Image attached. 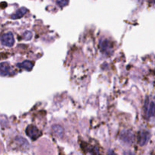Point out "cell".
I'll return each instance as SVG.
<instances>
[{"mask_svg": "<svg viewBox=\"0 0 155 155\" xmlns=\"http://www.w3.org/2000/svg\"><path fill=\"white\" fill-rule=\"evenodd\" d=\"M26 134L32 140H36L42 135V132L36 126H32V125L27 126L26 129Z\"/></svg>", "mask_w": 155, "mask_h": 155, "instance_id": "cell-1", "label": "cell"}, {"mask_svg": "<svg viewBox=\"0 0 155 155\" xmlns=\"http://www.w3.org/2000/svg\"><path fill=\"white\" fill-rule=\"evenodd\" d=\"M1 42L5 46L11 47L15 44V38H14L13 33L11 32H7V33H3L1 36Z\"/></svg>", "mask_w": 155, "mask_h": 155, "instance_id": "cell-2", "label": "cell"}, {"mask_svg": "<svg viewBox=\"0 0 155 155\" xmlns=\"http://www.w3.org/2000/svg\"><path fill=\"white\" fill-rule=\"evenodd\" d=\"M100 50L104 54H110L113 52L112 43L107 39L102 40L100 42Z\"/></svg>", "mask_w": 155, "mask_h": 155, "instance_id": "cell-3", "label": "cell"}, {"mask_svg": "<svg viewBox=\"0 0 155 155\" xmlns=\"http://www.w3.org/2000/svg\"><path fill=\"white\" fill-rule=\"evenodd\" d=\"M150 139V133L147 131H141L138 135V142L141 146L145 145Z\"/></svg>", "mask_w": 155, "mask_h": 155, "instance_id": "cell-4", "label": "cell"}, {"mask_svg": "<svg viewBox=\"0 0 155 155\" xmlns=\"http://www.w3.org/2000/svg\"><path fill=\"white\" fill-rule=\"evenodd\" d=\"M120 138L124 142L132 144L133 142V140H134V135H133V132H130V131H126L121 134Z\"/></svg>", "mask_w": 155, "mask_h": 155, "instance_id": "cell-5", "label": "cell"}, {"mask_svg": "<svg viewBox=\"0 0 155 155\" xmlns=\"http://www.w3.org/2000/svg\"><path fill=\"white\" fill-rule=\"evenodd\" d=\"M11 71H12V68L8 62L0 63V75H8V74H10Z\"/></svg>", "mask_w": 155, "mask_h": 155, "instance_id": "cell-6", "label": "cell"}, {"mask_svg": "<svg viewBox=\"0 0 155 155\" xmlns=\"http://www.w3.org/2000/svg\"><path fill=\"white\" fill-rule=\"evenodd\" d=\"M27 12V9L26 8L23 7L21 8L20 9H18L15 13H14L13 15L11 16L12 19H18V18H21L24 16V15H26V13Z\"/></svg>", "mask_w": 155, "mask_h": 155, "instance_id": "cell-7", "label": "cell"}, {"mask_svg": "<svg viewBox=\"0 0 155 155\" xmlns=\"http://www.w3.org/2000/svg\"><path fill=\"white\" fill-rule=\"evenodd\" d=\"M17 66H18V68H24V69L27 70V71H30V70H32V68H33V63L30 62V61H24V62H21V63L17 64Z\"/></svg>", "mask_w": 155, "mask_h": 155, "instance_id": "cell-8", "label": "cell"}, {"mask_svg": "<svg viewBox=\"0 0 155 155\" xmlns=\"http://www.w3.org/2000/svg\"><path fill=\"white\" fill-rule=\"evenodd\" d=\"M148 105L145 106V109H146V112H147V115L148 117L151 116H154V103L153 101H151L150 103H147Z\"/></svg>", "mask_w": 155, "mask_h": 155, "instance_id": "cell-9", "label": "cell"}, {"mask_svg": "<svg viewBox=\"0 0 155 155\" xmlns=\"http://www.w3.org/2000/svg\"><path fill=\"white\" fill-rule=\"evenodd\" d=\"M52 130H53V132H54L56 135H58V136L59 137L61 136L64 133L63 128H62L61 126H58V125H55V126H53Z\"/></svg>", "mask_w": 155, "mask_h": 155, "instance_id": "cell-10", "label": "cell"}, {"mask_svg": "<svg viewBox=\"0 0 155 155\" xmlns=\"http://www.w3.org/2000/svg\"><path fill=\"white\" fill-rule=\"evenodd\" d=\"M56 3L59 7L63 8L68 5V3H69V0H56Z\"/></svg>", "mask_w": 155, "mask_h": 155, "instance_id": "cell-11", "label": "cell"}, {"mask_svg": "<svg viewBox=\"0 0 155 155\" xmlns=\"http://www.w3.org/2000/svg\"><path fill=\"white\" fill-rule=\"evenodd\" d=\"M32 36H33V34H32L31 32L27 31L24 33V36H23V37H24V39L27 40H29L31 39Z\"/></svg>", "mask_w": 155, "mask_h": 155, "instance_id": "cell-12", "label": "cell"}, {"mask_svg": "<svg viewBox=\"0 0 155 155\" xmlns=\"http://www.w3.org/2000/svg\"><path fill=\"white\" fill-rule=\"evenodd\" d=\"M124 155H135V154L131 151H127L124 153Z\"/></svg>", "mask_w": 155, "mask_h": 155, "instance_id": "cell-13", "label": "cell"}, {"mask_svg": "<svg viewBox=\"0 0 155 155\" xmlns=\"http://www.w3.org/2000/svg\"><path fill=\"white\" fill-rule=\"evenodd\" d=\"M107 155H117V154L113 151V150H110V151L108 152V153H107Z\"/></svg>", "mask_w": 155, "mask_h": 155, "instance_id": "cell-14", "label": "cell"}, {"mask_svg": "<svg viewBox=\"0 0 155 155\" xmlns=\"http://www.w3.org/2000/svg\"><path fill=\"white\" fill-rule=\"evenodd\" d=\"M136 1H137V2H142V0H136Z\"/></svg>", "mask_w": 155, "mask_h": 155, "instance_id": "cell-15", "label": "cell"}]
</instances>
